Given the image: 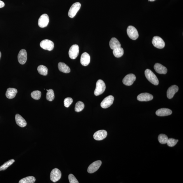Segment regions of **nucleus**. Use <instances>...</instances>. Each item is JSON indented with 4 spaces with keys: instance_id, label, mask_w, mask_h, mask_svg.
I'll return each instance as SVG.
<instances>
[{
    "instance_id": "nucleus-1",
    "label": "nucleus",
    "mask_w": 183,
    "mask_h": 183,
    "mask_svg": "<svg viewBox=\"0 0 183 183\" xmlns=\"http://www.w3.org/2000/svg\"><path fill=\"white\" fill-rule=\"evenodd\" d=\"M145 75L146 78L151 83L156 86L158 85V79L154 73L150 69H147L145 71Z\"/></svg>"
},
{
    "instance_id": "nucleus-2",
    "label": "nucleus",
    "mask_w": 183,
    "mask_h": 183,
    "mask_svg": "<svg viewBox=\"0 0 183 183\" xmlns=\"http://www.w3.org/2000/svg\"><path fill=\"white\" fill-rule=\"evenodd\" d=\"M106 89V86L104 82L102 80L99 79L97 82L96 87L95 90V95L98 96L102 94Z\"/></svg>"
},
{
    "instance_id": "nucleus-3",
    "label": "nucleus",
    "mask_w": 183,
    "mask_h": 183,
    "mask_svg": "<svg viewBox=\"0 0 183 183\" xmlns=\"http://www.w3.org/2000/svg\"><path fill=\"white\" fill-rule=\"evenodd\" d=\"M81 5L79 2H76L73 4L69 9L68 16L70 18H73L76 15L79 11L80 9Z\"/></svg>"
},
{
    "instance_id": "nucleus-4",
    "label": "nucleus",
    "mask_w": 183,
    "mask_h": 183,
    "mask_svg": "<svg viewBox=\"0 0 183 183\" xmlns=\"http://www.w3.org/2000/svg\"><path fill=\"white\" fill-rule=\"evenodd\" d=\"M40 45L42 49L49 51H52L54 48L53 42L49 39L43 40L41 42Z\"/></svg>"
},
{
    "instance_id": "nucleus-5",
    "label": "nucleus",
    "mask_w": 183,
    "mask_h": 183,
    "mask_svg": "<svg viewBox=\"0 0 183 183\" xmlns=\"http://www.w3.org/2000/svg\"><path fill=\"white\" fill-rule=\"evenodd\" d=\"M127 34L130 38L133 40H135L138 38L139 34L137 30L133 26H130L127 29Z\"/></svg>"
},
{
    "instance_id": "nucleus-6",
    "label": "nucleus",
    "mask_w": 183,
    "mask_h": 183,
    "mask_svg": "<svg viewBox=\"0 0 183 183\" xmlns=\"http://www.w3.org/2000/svg\"><path fill=\"white\" fill-rule=\"evenodd\" d=\"M152 43L155 47L158 49H163L165 46V42L161 37L159 36L154 37L152 41Z\"/></svg>"
},
{
    "instance_id": "nucleus-7",
    "label": "nucleus",
    "mask_w": 183,
    "mask_h": 183,
    "mask_svg": "<svg viewBox=\"0 0 183 183\" xmlns=\"http://www.w3.org/2000/svg\"><path fill=\"white\" fill-rule=\"evenodd\" d=\"M79 47L77 45H74L71 46L69 49V55L71 59L74 60L79 55Z\"/></svg>"
},
{
    "instance_id": "nucleus-8",
    "label": "nucleus",
    "mask_w": 183,
    "mask_h": 183,
    "mask_svg": "<svg viewBox=\"0 0 183 183\" xmlns=\"http://www.w3.org/2000/svg\"><path fill=\"white\" fill-rule=\"evenodd\" d=\"M62 177V173L60 170L55 168L53 170L50 174V179L52 182H56L59 180Z\"/></svg>"
},
{
    "instance_id": "nucleus-9",
    "label": "nucleus",
    "mask_w": 183,
    "mask_h": 183,
    "mask_svg": "<svg viewBox=\"0 0 183 183\" xmlns=\"http://www.w3.org/2000/svg\"><path fill=\"white\" fill-rule=\"evenodd\" d=\"M49 22V18L47 14H44L41 15L39 20L38 25L41 28L47 27Z\"/></svg>"
},
{
    "instance_id": "nucleus-10",
    "label": "nucleus",
    "mask_w": 183,
    "mask_h": 183,
    "mask_svg": "<svg viewBox=\"0 0 183 183\" xmlns=\"http://www.w3.org/2000/svg\"><path fill=\"white\" fill-rule=\"evenodd\" d=\"M114 99V97L112 95L107 97L101 103V107L104 109L109 108L113 104Z\"/></svg>"
},
{
    "instance_id": "nucleus-11",
    "label": "nucleus",
    "mask_w": 183,
    "mask_h": 183,
    "mask_svg": "<svg viewBox=\"0 0 183 183\" xmlns=\"http://www.w3.org/2000/svg\"><path fill=\"white\" fill-rule=\"evenodd\" d=\"M136 79V77L135 75L133 74H130L124 78L123 82L124 85L130 86L133 85Z\"/></svg>"
},
{
    "instance_id": "nucleus-12",
    "label": "nucleus",
    "mask_w": 183,
    "mask_h": 183,
    "mask_svg": "<svg viewBox=\"0 0 183 183\" xmlns=\"http://www.w3.org/2000/svg\"><path fill=\"white\" fill-rule=\"evenodd\" d=\"M102 162L98 161L94 162L90 165L88 168V172L89 173H93L99 169L102 165Z\"/></svg>"
},
{
    "instance_id": "nucleus-13",
    "label": "nucleus",
    "mask_w": 183,
    "mask_h": 183,
    "mask_svg": "<svg viewBox=\"0 0 183 183\" xmlns=\"http://www.w3.org/2000/svg\"><path fill=\"white\" fill-rule=\"evenodd\" d=\"M27 51L25 49L20 50L18 55V62L21 65H24L27 62Z\"/></svg>"
},
{
    "instance_id": "nucleus-14",
    "label": "nucleus",
    "mask_w": 183,
    "mask_h": 183,
    "mask_svg": "<svg viewBox=\"0 0 183 183\" xmlns=\"http://www.w3.org/2000/svg\"><path fill=\"white\" fill-rule=\"evenodd\" d=\"M107 132L104 130H100L97 131L94 134V138L96 140H102L107 137Z\"/></svg>"
},
{
    "instance_id": "nucleus-15",
    "label": "nucleus",
    "mask_w": 183,
    "mask_h": 183,
    "mask_svg": "<svg viewBox=\"0 0 183 183\" xmlns=\"http://www.w3.org/2000/svg\"><path fill=\"white\" fill-rule=\"evenodd\" d=\"M153 96L150 94L145 93L139 95L137 97L138 100L141 102H148L152 100Z\"/></svg>"
},
{
    "instance_id": "nucleus-16",
    "label": "nucleus",
    "mask_w": 183,
    "mask_h": 183,
    "mask_svg": "<svg viewBox=\"0 0 183 183\" xmlns=\"http://www.w3.org/2000/svg\"><path fill=\"white\" fill-rule=\"evenodd\" d=\"M90 56L87 52L84 53L81 55V63L84 66H87L90 64Z\"/></svg>"
},
{
    "instance_id": "nucleus-17",
    "label": "nucleus",
    "mask_w": 183,
    "mask_h": 183,
    "mask_svg": "<svg viewBox=\"0 0 183 183\" xmlns=\"http://www.w3.org/2000/svg\"><path fill=\"white\" fill-rule=\"evenodd\" d=\"M179 90V88L176 85H173L170 87L167 90V97L170 99H172L174 95Z\"/></svg>"
},
{
    "instance_id": "nucleus-18",
    "label": "nucleus",
    "mask_w": 183,
    "mask_h": 183,
    "mask_svg": "<svg viewBox=\"0 0 183 183\" xmlns=\"http://www.w3.org/2000/svg\"><path fill=\"white\" fill-rule=\"evenodd\" d=\"M172 113V111L169 109L161 108L157 110L156 114L159 116H165L171 115Z\"/></svg>"
},
{
    "instance_id": "nucleus-19",
    "label": "nucleus",
    "mask_w": 183,
    "mask_h": 183,
    "mask_svg": "<svg viewBox=\"0 0 183 183\" xmlns=\"http://www.w3.org/2000/svg\"><path fill=\"white\" fill-rule=\"evenodd\" d=\"M154 69L156 72L160 74H165L167 72V68L159 63H156L155 65Z\"/></svg>"
},
{
    "instance_id": "nucleus-20",
    "label": "nucleus",
    "mask_w": 183,
    "mask_h": 183,
    "mask_svg": "<svg viewBox=\"0 0 183 183\" xmlns=\"http://www.w3.org/2000/svg\"><path fill=\"white\" fill-rule=\"evenodd\" d=\"M16 123L20 127L24 128L27 126V122L25 120L20 114H16L15 117Z\"/></svg>"
},
{
    "instance_id": "nucleus-21",
    "label": "nucleus",
    "mask_w": 183,
    "mask_h": 183,
    "mask_svg": "<svg viewBox=\"0 0 183 183\" xmlns=\"http://www.w3.org/2000/svg\"><path fill=\"white\" fill-rule=\"evenodd\" d=\"M17 93L18 90L16 89L13 88H9L6 91V95L8 98L12 99L15 97Z\"/></svg>"
},
{
    "instance_id": "nucleus-22",
    "label": "nucleus",
    "mask_w": 183,
    "mask_h": 183,
    "mask_svg": "<svg viewBox=\"0 0 183 183\" xmlns=\"http://www.w3.org/2000/svg\"><path fill=\"white\" fill-rule=\"evenodd\" d=\"M109 45L111 49L113 50L121 47V44L119 41L115 37L111 39L109 43Z\"/></svg>"
},
{
    "instance_id": "nucleus-23",
    "label": "nucleus",
    "mask_w": 183,
    "mask_h": 183,
    "mask_svg": "<svg viewBox=\"0 0 183 183\" xmlns=\"http://www.w3.org/2000/svg\"><path fill=\"white\" fill-rule=\"evenodd\" d=\"M59 70L62 72L65 73H68L70 72L71 70L68 66L65 63L60 62L58 64Z\"/></svg>"
},
{
    "instance_id": "nucleus-24",
    "label": "nucleus",
    "mask_w": 183,
    "mask_h": 183,
    "mask_svg": "<svg viewBox=\"0 0 183 183\" xmlns=\"http://www.w3.org/2000/svg\"><path fill=\"white\" fill-rule=\"evenodd\" d=\"M114 55L117 58H119L123 56L124 54V50L123 48L119 47L113 50Z\"/></svg>"
},
{
    "instance_id": "nucleus-25",
    "label": "nucleus",
    "mask_w": 183,
    "mask_h": 183,
    "mask_svg": "<svg viewBox=\"0 0 183 183\" xmlns=\"http://www.w3.org/2000/svg\"><path fill=\"white\" fill-rule=\"evenodd\" d=\"M37 71L39 74L42 75L46 76L48 74V69L43 65H40L38 67Z\"/></svg>"
},
{
    "instance_id": "nucleus-26",
    "label": "nucleus",
    "mask_w": 183,
    "mask_h": 183,
    "mask_svg": "<svg viewBox=\"0 0 183 183\" xmlns=\"http://www.w3.org/2000/svg\"><path fill=\"white\" fill-rule=\"evenodd\" d=\"M36 181V179L34 177L28 176L20 180L19 183H34Z\"/></svg>"
},
{
    "instance_id": "nucleus-27",
    "label": "nucleus",
    "mask_w": 183,
    "mask_h": 183,
    "mask_svg": "<svg viewBox=\"0 0 183 183\" xmlns=\"http://www.w3.org/2000/svg\"><path fill=\"white\" fill-rule=\"evenodd\" d=\"M14 162V160L12 159L5 163L4 165L0 167V171H4L7 169L8 167L13 164Z\"/></svg>"
},
{
    "instance_id": "nucleus-28",
    "label": "nucleus",
    "mask_w": 183,
    "mask_h": 183,
    "mask_svg": "<svg viewBox=\"0 0 183 183\" xmlns=\"http://www.w3.org/2000/svg\"><path fill=\"white\" fill-rule=\"evenodd\" d=\"M85 107L84 103L81 101L77 102L75 104V110L76 112H80L83 110Z\"/></svg>"
},
{
    "instance_id": "nucleus-29",
    "label": "nucleus",
    "mask_w": 183,
    "mask_h": 183,
    "mask_svg": "<svg viewBox=\"0 0 183 183\" xmlns=\"http://www.w3.org/2000/svg\"><path fill=\"white\" fill-rule=\"evenodd\" d=\"M55 98L54 93L53 90L52 89H49L46 95V99L49 101H52L54 100Z\"/></svg>"
},
{
    "instance_id": "nucleus-30",
    "label": "nucleus",
    "mask_w": 183,
    "mask_h": 183,
    "mask_svg": "<svg viewBox=\"0 0 183 183\" xmlns=\"http://www.w3.org/2000/svg\"><path fill=\"white\" fill-rule=\"evenodd\" d=\"M158 140L159 142L161 144H167L168 138L167 136L165 134H161L158 136Z\"/></svg>"
},
{
    "instance_id": "nucleus-31",
    "label": "nucleus",
    "mask_w": 183,
    "mask_h": 183,
    "mask_svg": "<svg viewBox=\"0 0 183 183\" xmlns=\"http://www.w3.org/2000/svg\"><path fill=\"white\" fill-rule=\"evenodd\" d=\"M41 91H33L31 93V97L34 99L38 100L40 99L41 96Z\"/></svg>"
},
{
    "instance_id": "nucleus-32",
    "label": "nucleus",
    "mask_w": 183,
    "mask_h": 183,
    "mask_svg": "<svg viewBox=\"0 0 183 183\" xmlns=\"http://www.w3.org/2000/svg\"><path fill=\"white\" fill-rule=\"evenodd\" d=\"M178 142V140L174 139L173 138H169L168 139L167 144L169 147H173L175 146Z\"/></svg>"
},
{
    "instance_id": "nucleus-33",
    "label": "nucleus",
    "mask_w": 183,
    "mask_h": 183,
    "mask_svg": "<svg viewBox=\"0 0 183 183\" xmlns=\"http://www.w3.org/2000/svg\"><path fill=\"white\" fill-rule=\"evenodd\" d=\"M73 100L70 97H67L65 98L64 101V106L66 108H68L72 104Z\"/></svg>"
},
{
    "instance_id": "nucleus-34",
    "label": "nucleus",
    "mask_w": 183,
    "mask_h": 183,
    "mask_svg": "<svg viewBox=\"0 0 183 183\" xmlns=\"http://www.w3.org/2000/svg\"><path fill=\"white\" fill-rule=\"evenodd\" d=\"M69 182L70 183H79L78 181L77 180L74 175L72 174H70L68 176Z\"/></svg>"
},
{
    "instance_id": "nucleus-35",
    "label": "nucleus",
    "mask_w": 183,
    "mask_h": 183,
    "mask_svg": "<svg viewBox=\"0 0 183 183\" xmlns=\"http://www.w3.org/2000/svg\"><path fill=\"white\" fill-rule=\"evenodd\" d=\"M5 4L4 2L1 1H0V8H3L5 6Z\"/></svg>"
},
{
    "instance_id": "nucleus-36",
    "label": "nucleus",
    "mask_w": 183,
    "mask_h": 183,
    "mask_svg": "<svg viewBox=\"0 0 183 183\" xmlns=\"http://www.w3.org/2000/svg\"><path fill=\"white\" fill-rule=\"evenodd\" d=\"M1 51H0V60H1Z\"/></svg>"
},
{
    "instance_id": "nucleus-37",
    "label": "nucleus",
    "mask_w": 183,
    "mask_h": 183,
    "mask_svg": "<svg viewBox=\"0 0 183 183\" xmlns=\"http://www.w3.org/2000/svg\"><path fill=\"white\" fill-rule=\"evenodd\" d=\"M155 1V0H149V1Z\"/></svg>"
},
{
    "instance_id": "nucleus-38",
    "label": "nucleus",
    "mask_w": 183,
    "mask_h": 183,
    "mask_svg": "<svg viewBox=\"0 0 183 183\" xmlns=\"http://www.w3.org/2000/svg\"><path fill=\"white\" fill-rule=\"evenodd\" d=\"M48 90H47V91H48Z\"/></svg>"
}]
</instances>
